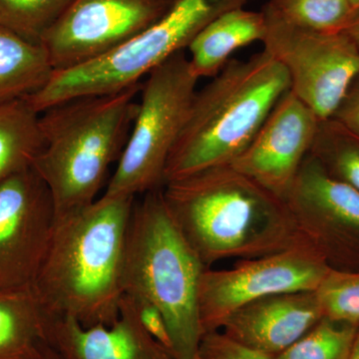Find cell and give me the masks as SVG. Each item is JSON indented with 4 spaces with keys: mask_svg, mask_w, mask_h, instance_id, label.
<instances>
[{
    "mask_svg": "<svg viewBox=\"0 0 359 359\" xmlns=\"http://www.w3.org/2000/svg\"><path fill=\"white\" fill-rule=\"evenodd\" d=\"M50 321L32 285L0 292V359H50Z\"/></svg>",
    "mask_w": 359,
    "mask_h": 359,
    "instance_id": "obj_15",
    "label": "cell"
},
{
    "mask_svg": "<svg viewBox=\"0 0 359 359\" xmlns=\"http://www.w3.org/2000/svg\"><path fill=\"white\" fill-rule=\"evenodd\" d=\"M320 122L289 90L231 166L283 199L311 152Z\"/></svg>",
    "mask_w": 359,
    "mask_h": 359,
    "instance_id": "obj_12",
    "label": "cell"
},
{
    "mask_svg": "<svg viewBox=\"0 0 359 359\" xmlns=\"http://www.w3.org/2000/svg\"><path fill=\"white\" fill-rule=\"evenodd\" d=\"M50 339L65 359H178L145 332L124 295L110 325L86 327L69 316L51 314Z\"/></svg>",
    "mask_w": 359,
    "mask_h": 359,
    "instance_id": "obj_14",
    "label": "cell"
},
{
    "mask_svg": "<svg viewBox=\"0 0 359 359\" xmlns=\"http://www.w3.org/2000/svg\"><path fill=\"white\" fill-rule=\"evenodd\" d=\"M55 219L50 191L33 167L0 185V292L33 285Z\"/></svg>",
    "mask_w": 359,
    "mask_h": 359,
    "instance_id": "obj_11",
    "label": "cell"
},
{
    "mask_svg": "<svg viewBox=\"0 0 359 359\" xmlns=\"http://www.w3.org/2000/svg\"><path fill=\"white\" fill-rule=\"evenodd\" d=\"M53 69L41 44L0 25V105L26 98L50 79Z\"/></svg>",
    "mask_w": 359,
    "mask_h": 359,
    "instance_id": "obj_17",
    "label": "cell"
},
{
    "mask_svg": "<svg viewBox=\"0 0 359 359\" xmlns=\"http://www.w3.org/2000/svg\"><path fill=\"white\" fill-rule=\"evenodd\" d=\"M198 80L184 51L149 73L128 141L104 196L136 198L164 187L168 158L185 126Z\"/></svg>",
    "mask_w": 359,
    "mask_h": 359,
    "instance_id": "obj_6",
    "label": "cell"
},
{
    "mask_svg": "<svg viewBox=\"0 0 359 359\" xmlns=\"http://www.w3.org/2000/svg\"><path fill=\"white\" fill-rule=\"evenodd\" d=\"M163 197L187 242L209 269L308 243L283 198L231 165L167 182Z\"/></svg>",
    "mask_w": 359,
    "mask_h": 359,
    "instance_id": "obj_1",
    "label": "cell"
},
{
    "mask_svg": "<svg viewBox=\"0 0 359 359\" xmlns=\"http://www.w3.org/2000/svg\"><path fill=\"white\" fill-rule=\"evenodd\" d=\"M290 89L287 71L264 50L231 59L192 106L165 169V184L208 168L231 165Z\"/></svg>",
    "mask_w": 359,
    "mask_h": 359,
    "instance_id": "obj_4",
    "label": "cell"
},
{
    "mask_svg": "<svg viewBox=\"0 0 359 359\" xmlns=\"http://www.w3.org/2000/svg\"><path fill=\"white\" fill-rule=\"evenodd\" d=\"M348 1L353 11L359 8V0H348Z\"/></svg>",
    "mask_w": 359,
    "mask_h": 359,
    "instance_id": "obj_29",
    "label": "cell"
},
{
    "mask_svg": "<svg viewBox=\"0 0 359 359\" xmlns=\"http://www.w3.org/2000/svg\"><path fill=\"white\" fill-rule=\"evenodd\" d=\"M126 297V295H124ZM133 306L135 313L142 327L145 330L151 337H153L156 341L159 342L161 346H164L168 351L174 353L173 341H172L171 334H170L169 327L164 316L159 309L148 304V302L133 301L129 299Z\"/></svg>",
    "mask_w": 359,
    "mask_h": 359,
    "instance_id": "obj_25",
    "label": "cell"
},
{
    "mask_svg": "<svg viewBox=\"0 0 359 359\" xmlns=\"http://www.w3.org/2000/svg\"><path fill=\"white\" fill-rule=\"evenodd\" d=\"M323 318L316 292H283L245 304L219 330L241 344L276 356Z\"/></svg>",
    "mask_w": 359,
    "mask_h": 359,
    "instance_id": "obj_13",
    "label": "cell"
},
{
    "mask_svg": "<svg viewBox=\"0 0 359 359\" xmlns=\"http://www.w3.org/2000/svg\"><path fill=\"white\" fill-rule=\"evenodd\" d=\"M323 167L359 192V138L332 118L320 120L311 149Z\"/></svg>",
    "mask_w": 359,
    "mask_h": 359,
    "instance_id": "obj_19",
    "label": "cell"
},
{
    "mask_svg": "<svg viewBox=\"0 0 359 359\" xmlns=\"http://www.w3.org/2000/svg\"><path fill=\"white\" fill-rule=\"evenodd\" d=\"M135 200L103 195L83 209L56 217L32 285L52 316H69L86 327L117 320Z\"/></svg>",
    "mask_w": 359,
    "mask_h": 359,
    "instance_id": "obj_2",
    "label": "cell"
},
{
    "mask_svg": "<svg viewBox=\"0 0 359 359\" xmlns=\"http://www.w3.org/2000/svg\"><path fill=\"white\" fill-rule=\"evenodd\" d=\"M266 32L263 11L231 9L211 21L188 47L191 68L198 78L214 77L238 49L263 41Z\"/></svg>",
    "mask_w": 359,
    "mask_h": 359,
    "instance_id": "obj_16",
    "label": "cell"
},
{
    "mask_svg": "<svg viewBox=\"0 0 359 359\" xmlns=\"http://www.w3.org/2000/svg\"><path fill=\"white\" fill-rule=\"evenodd\" d=\"M198 356L201 359H276V356L241 344L219 330L203 334Z\"/></svg>",
    "mask_w": 359,
    "mask_h": 359,
    "instance_id": "obj_24",
    "label": "cell"
},
{
    "mask_svg": "<svg viewBox=\"0 0 359 359\" xmlns=\"http://www.w3.org/2000/svg\"><path fill=\"white\" fill-rule=\"evenodd\" d=\"M50 359H65V358H63L62 356H61L60 354H59L57 353V351H55V348H54V347H53V351H52Z\"/></svg>",
    "mask_w": 359,
    "mask_h": 359,
    "instance_id": "obj_30",
    "label": "cell"
},
{
    "mask_svg": "<svg viewBox=\"0 0 359 359\" xmlns=\"http://www.w3.org/2000/svg\"><path fill=\"white\" fill-rule=\"evenodd\" d=\"M342 32H346L359 48V8L354 11Z\"/></svg>",
    "mask_w": 359,
    "mask_h": 359,
    "instance_id": "obj_27",
    "label": "cell"
},
{
    "mask_svg": "<svg viewBox=\"0 0 359 359\" xmlns=\"http://www.w3.org/2000/svg\"><path fill=\"white\" fill-rule=\"evenodd\" d=\"M205 269L170 214L162 189L135 200L123 257V295L159 309L178 359L198 358L203 337L198 294Z\"/></svg>",
    "mask_w": 359,
    "mask_h": 359,
    "instance_id": "obj_5",
    "label": "cell"
},
{
    "mask_svg": "<svg viewBox=\"0 0 359 359\" xmlns=\"http://www.w3.org/2000/svg\"><path fill=\"white\" fill-rule=\"evenodd\" d=\"M316 292L323 316L359 325V271L330 269Z\"/></svg>",
    "mask_w": 359,
    "mask_h": 359,
    "instance_id": "obj_23",
    "label": "cell"
},
{
    "mask_svg": "<svg viewBox=\"0 0 359 359\" xmlns=\"http://www.w3.org/2000/svg\"><path fill=\"white\" fill-rule=\"evenodd\" d=\"M197 359H201V358H199V356H198V358H197Z\"/></svg>",
    "mask_w": 359,
    "mask_h": 359,
    "instance_id": "obj_31",
    "label": "cell"
},
{
    "mask_svg": "<svg viewBox=\"0 0 359 359\" xmlns=\"http://www.w3.org/2000/svg\"><path fill=\"white\" fill-rule=\"evenodd\" d=\"M358 325L323 316L276 359H348Z\"/></svg>",
    "mask_w": 359,
    "mask_h": 359,
    "instance_id": "obj_21",
    "label": "cell"
},
{
    "mask_svg": "<svg viewBox=\"0 0 359 359\" xmlns=\"http://www.w3.org/2000/svg\"><path fill=\"white\" fill-rule=\"evenodd\" d=\"M175 0H73L41 45L54 71L84 65L158 22Z\"/></svg>",
    "mask_w": 359,
    "mask_h": 359,
    "instance_id": "obj_10",
    "label": "cell"
},
{
    "mask_svg": "<svg viewBox=\"0 0 359 359\" xmlns=\"http://www.w3.org/2000/svg\"><path fill=\"white\" fill-rule=\"evenodd\" d=\"M348 359H359V325Z\"/></svg>",
    "mask_w": 359,
    "mask_h": 359,
    "instance_id": "obj_28",
    "label": "cell"
},
{
    "mask_svg": "<svg viewBox=\"0 0 359 359\" xmlns=\"http://www.w3.org/2000/svg\"><path fill=\"white\" fill-rule=\"evenodd\" d=\"M262 11L320 32H342L353 13L348 0H269Z\"/></svg>",
    "mask_w": 359,
    "mask_h": 359,
    "instance_id": "obj_20",
    "label": "cell"
},
{
    "mask_svg": "<svg viewBox=\"0 0 359 359\" xmlns=\"http://www.w3.org/2000/svg\"><path fill=\"white\" fill-rule=\"evenodd\" d=\"M264 50L283 65L290 91L320 120L332 118L359 74V48L344 32H320L264 13Z\"/></svg>",
    "mask_w": 359,
    "mask_h": 359,
    "instance_id": "obj_7",
    "label": "cell"
},
{
    "mask_svg": "<svg viewBox=\"0 0 359 359\" xmlns=\"http://www.w3.org/2000/svg\"><path fill=\"white\" fill-rule=\"evenodd\" d=\"M332 119L359 138V74L349 87Z\"/></svg>",
    "mask_w": 359,
    "mask_h": 359,
    "instance_id": "obj_26",
    "label": "cell"
},
{
    "mask_svg": "<svg viewBox=\"0 0 359 359\" xmlns=\"http://www.w3.org/2000/svg\"><path fill=\"white\" fill-rule=\"evenodd\" d=\"M141 88L142 82L115 93L77 97L40 113L44 147L32 167L50 191L56 217L98 199L128 141Z\"/></svg>",
    "mask_w": 359,
    "mask_h": 359,
    "instance_id": "obj_3",
    "label": "cell"
},
{
    "mask_svg": "<svg viewBox=\"0 0 359 359\" xmlns=\"http://www.w3.org/2000/svg\"><path fill=\"white\" fill-rule=\"evenodd\" d=\"M73 0H0V25L34 44L56 25Z\"/></svg>",
    "mask_w": 359,
    "mask_h": 359,
    "instance_id": "obj_22",
    "label": "cell"
},
{
    "mask_svg": "<svg viewBox=\"0 0 359 359\" xmlns=\"http://www.w3.org/2000/svg\"><path fill=\"white\" fill-rule=\"evenodd\" d=\"M43 147L39 113L27 99L0 105V185L32 168Z\"/></svg>",
    "mask_w": 359,
    "mask_h": 359,
    "instance_id": "obj_18",
    "label": "cell"
},
{
    "mask_svg": "<svg viewBox=\"0 0 359 359\" xmlns=\"http://www.w3.org/2000/svg\"><path fill=\"white\" fill-rule=\"evenodd\" d=\"M283 200L311 247L335 271H359V192L309 153Z\"/></svg>",
    "mask_w": 359,
    "mask_h": 359,
    "instance_id": "obj_9",
    "label": "cell"
},
{
    "mask_svg": "<svg viewBox=\"0 0 359 359\" xmlns=\"http://www.w3.org/2000/svg\"><path fill=\"white\" fill-rule=\"evenodd\" d=\"M330 269L309 243L240 259L231 269H205L198 294L203 334L219 330L231 314L257 299L283 292H316Z\"/></svg>",
    "mask_w": 359,
    "mask_h": 359,
    "instance_id": "obj_8",
    "label": "cell"
}]
</instances>
